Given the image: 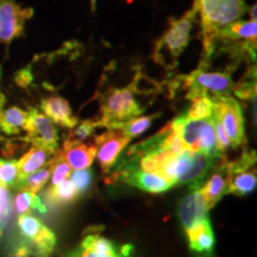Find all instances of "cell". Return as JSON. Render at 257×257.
Segmentation results:
<instances>
[{
    "instance_id": "6da1fadb",
    "label": "cell",
    "mask_w": 257,
    "mask_h": 257,
    "mask_svg": "<svg viewBox=\"0 0 257 257\" xmlns=\"http://www.w3.org/2000/svg\"><path fill=\"white\" fill-rule=\"evenodd\" d=\"M200 14L202 57L199 66L208 67L217 47V38L225 28L240 21L246 12L244 0H194Z\"/></svg>"
},
{
    "instance_id": "7a4b0ae2",
    "label": "cell",
    "mask_w": 257,
    "mask_h": 257,
    "mask_svg": "<svg viewBox=\"0 0 257 257\" xmlns=\"http://www.w3.org/2000/svg\"><path fill=\"white\" fill-rule=\"evenodd\" d=\"M218 159L219 157L207 156L188 149L180 154L161 152L155 156L154 173L162 176L172 186L187 184L192 188L200 187L202 180L206 178Z\"/></svg>"
},
{
    "instance_id": "3957f363",
    "label": "cell",
    "mask_w": 257,
    "mask_h": 257,
    "mask_svg": "<svg viewBox=\"0 0 257 257\" xmlns=\"http://www.w3.org/2000/svg\"><path fill=\"white\" fill-rule=\"evenodd\" d=\"M198 14L197 3L194 2L192 9L180 18H170L169 28L156 41L153 51V60L166 69L175 68L178 59L187 48L191 32Z\"/></svg>"
},
{
    "instance_id": "277c9868",
    "label": "cell",
    "mask_w": 257,
    "mask_h": 257,
    "mask_svg": "<svg viewBox=\"0 0 257 257\" xmlns=\"http://www.w3.org/2000/svg\"><path fill=\"white\" fill-rule=\"evenodd\" d=\"M138 92L136 80L124 88H110L100 98L101 119L99 126L119 128L125 121L136 118L143 112L135 93Z\"/></svg>"
},
{
    "instance_id": "5b68a950",
    "label": "cell",
    "mask_w": 257,
    "mask_h": 257,
    "mask_svg": "<svg viewBox=\"0 0 257 257\" xmlns=\"http://www.w3.org/2000/svg\"><path fill=\"white\" fill-rule=\"evenodd\" d=\"M182 79L188 87L187 99L189 100L197 96L208 95V93H212V96L230 95L234 86L230 69L225 72H208L206 67L199 66L197 70Z\"/></svg>"
},
{
    "instance_id": "8992f818",
    "label": "cell",
    "mask_w": 257,
    "mask_h": 257,
    "mask_svg": "<svg viewBox=\"0 0 257 257\" xmlns=\"http://www.w3.org/2000/svg\"><path fill=\"white\" fill-rule=\"evenodd\" d=\"M213 115L223 125L232 148H238L245 143L243 111L238 101L231 95L212 96Z\"/></svg>"
},
{
    "instance_id": "52a82bcc",
    "label": "cell",
    "mask_w": 257,
    "mask_h": 257,
    "mask_svg": "<svg viewBox=\"0 0 257 257\" xmlns=\"http://www.w3.org/2000/svg\"><path fill=\"white\" fill-rule=\"evenodd\" d=\"M32 16V8H22L16 0H0V43L9 46L23 36L25 23Z\"/></svg>"
},
{
    "instance_id": "ba28073f",
    "label": "cell",
    "mask_w": 257,
    "mask_h": 257,
    "mask_svg": "<svg viewBox=\"0 0 257 257\" xmlns=\"http://www.w3.org/2000/svg\"><path fill=\"white\" fill-rule=\"evenodd\" d=\"M28 112L29 117L24 127L27 133L25 140L55 155L59 148V134L55 125L37 108H30Z\"/></svg>"
},
{
    "instance_id": "9c48e42d",
    "label": "cell",
    "mask_w": 257,
    "mask_h": 257,
    "mask_svg": "<svg viewBox=\"0 0 257 257\" xmlns=\"http://www.w3.org/2000/svg\"><path fill=\"white\" fill-rule=\"evenodd\" d=\"M18 227L22 236L35 249L36 257H50L56 244V236L49 227L42 224L30 213L21 214L18 218Z\"/></svg>"
},
{
    "instance_id": "30bf717a",
    "label": "cell",
    "mask_w": 257,
    "mask_h": 257,
    "mask_svg": "<svg viewBox=\"0 0 257 257\" xmlns=\"http://www.w3.org/2000/svg\"><path fill=\"white\" fill-rule=\"evenodd\" d=\"M130 138L120 128H108L106 133L95 137L96 157L102 172H110V169L117 162L121 150L130 143Z\"/></svg>"
},
{
    "instance_id": "8fae6325",
    "label": "cell",
    "mask_w": 257,
    "mask_h": 257,
    "mask_svg": "<svg viewBox=\"0 0 257 257\" xmlns=\"http://www.w3.org/2000/svg\"><path fill=\"white\" fill-rule=\"evenodd\" d=\"M207 212L208 207L200 187H193L179 205V218L185 231L208 218Z\"/></svg>"
},
{
    "instance_id": "7c38bea8",
    "label": "cell",
    "mask_w": 257,
    "mask_h": 257,
    "mask_svg": "<svg viewBox=\"0 0 257 257\" xmlns=\"http://www.w3.org/2000/svg\"><path fill=\"white\" fill-rule=\"evenodd\" d=\"M59 154L73 170L86 169L92 166L95 159L96 147L66 140Z\"/></svg>"
},
{
    "instance_id": "4fadbf2b",
    "label": "cell",
    "mask_w": 257,
    "mask_h": 257,
    "mask_svg": "<svg viewBox=\"0 0 257 257\" xmlns=\"http://www.w3.org/2000/svg\"><path fill=\"white\" fill-rule=\"evenodd\" d=\"M123 179L128 185L141 191L153 193L167 192L173 187L162 176L153 172H144L142 169H127L123 172Z\"/></svg>"
},
{
    "instance_id": "5bb4252c",
    "label": "cell",
    "mask_w": 257,
    "mask_h": 257,
    "mask_svg": "<svg viewBox=\"0 0 257 257\" xmlns=\"http://www.w3.org/2000/svg\"><path fill=\"white\" fill-rule=\"evenodd\" d=\"M186 234H187L189 248L192 251L198 253L200 257L212 256L216 239H214L213 230H212L211 221L208 218L186 231Z\"/></svg>"
},
{
    "instance_id": "9a60e30c",
    "label": "cell",
    "mask_w": 257,
    "mask_h": 257,
    "mask_svg": "<svg viewBox=\"0 0 257 257\" xmlns=\"http://www.w3.org/2000/svg\"><path fill=\"white\" fill-rule=\"evenodd\" d=\"M41 108L53 123L59 124L63 127L73 128L78 124V118L74 117L69 102L60 95H51L43 99Z\"/></svg>"
},
{
    "instance_id": "2e32d148",
    "label": "cell",
    "mask_w": 257,
    "mask_h": 257,
    "mask_svg": "<svg viewBox=\"0 0 257 257\" xmlns=\"http://www.w3.org/2000/svg\"><path fill=\"white\" fill-rule=\"evenodd\" d=\"M227 173L225 170L224 163H219L217 166L216 172L211 175V178L207 180L204 187L200 188V191L206 200L208 210L214 206L224 194L227 193Z\"/></svg>"
},
{
    "instance_id": "e0dca14e",
    "label": "cell",
    "mask_w": 257,
    "mask_h": 257,
    "mask_svg": "<svg viewBox=\"0 0 257 257\" xmlns=\"http://www.w3.org/2000/svg\"><path fill=\"white\" fill-rule=\"evenodd\" d=\"M257 36V21L250 19V21H237L234 23L230 24L223 31L220 32L217 38V44L225 43H233V42H251L256 43Z\"/></svg>"
},
{
    "instance_id": "ac0fdd59",
    "label": "cell",
    "mask_w": 257,
    "mask_h": 257,
    "mask_svg": "<svg viewBox=\"0 0 257 257\" xmlns=\"http://www.w3.org/2000/svg\"><path fill=\"white\" fill-rule=\"evenodd\" d=\"M53 154L48 152L40 147H32L29 152L21 157V160L17 161L18 167V182L25 176H28L31 173L43 168L44 166L49 162V157ZM18 185V184H17ZM17 188V187H16Z\"/></svg>"
},
{
    "instance_id": "d6986e66",
    "label": "cell",
    "mask_w": 257,
    "mask_h": 257,
    "mask_svg": "<svg viewBox=\"0 0 257 257\" xmlns=\"http://www.w3.org/2000/svg\"><path fill=\"white\" fill-rule=\"evenodd\" d=\"M227 193L238 197L246 195L256 188V170L248 168L236 173H227Z\"/></svg>"
},
{
    "instance_id": "ffe728a7",
    "label": "cell",
    "mask_w": 257,
    "mask_h": 257,
    "mask_svg": "<svg viewBox=\"0 0 257 257\" xmlns=\"http://www.w3.org/2000/svg\"><path fill=\"white\" fill-rule=\"evenodd\" d=\"M28 117V111L22 110L17 106L9 107L0 115V131L8 136L21 134V131L24 130Z\"/></svg>"
},
{
    "instance_id": "44dd1931",
    "label": "cell",
    "mask_w": 257,
    "mask_h": 257,
    "mask_svg": "<svg viewBox=\"0 0 257 257\" xmlns=\"http://www.w3.org/2000/svg\"><path fill=\"white\" fill-rule=\"evenodd\" d=\"M80 197L78 189L70 180H64L55 186H50L47 191V198L55 206L70 205Z\"/></svg>"
},
{
    "instance_id": "7402d4cb",
    "label": "cell",
    "mask_w": 257,
    "mask_h": 257,
    "mask_svg": "<svg viewBox=\"0 0 257 257\" xmlns=\"http://www.w3.org/2000/svg\"><path fill=\"white\" fill-rule=\"evenodd\" d=\"M51 169L49 166V162H48L47 166H44L43 168L36 170V172L31 173L28 176H25L24 179H22L21 181L18 182L17 188L18 189H27L29 192L36 193L40 192L42 188L46 186L48 180L50 178Z\"/></svg>"
},
{
    "instance_id": "603a6c76",
    "label": "cell",
    "mask_w": 257,
    "mask_h": 257,
    "mask_svg": "<svg viewBox=\"0 0 257 257\" xmlns=\"http://www.w3.org/2000/svg\"><path fill=\"white\" fill-rule=\"evenodd\" d=\"M17 195H16L15 199V207L16 211L18 212L19 214L24 213H30L31 210H37L40 211L41 213H44L46 212V206L42 204L41 199L36 193L29 192L27 189H19Z\"/></svg>"
},
{
    "instance_id": "cb8c5ba5",
    "label": "cell",
    "mask_w": 257,
    "mask_h": 257,
    "mask_svg": "<svg viewBox=\"0 0 257 257\" xmlns=\"http://www.w3.org/2000/svg\"><path fill=\"white\" fill-rule=\"evenodd\" d=\"M185 117L188 119H206L213 115V101L208 95H201L192 99V105L186 111Z\"/></svg>"
},
{
    "instance_id": "d4e9b609",
    "label": "cell",
    "mask_w": 257,
    "mask_h": 257,
    "mask_svg": "<svg viewBox=\"0 0 257 257\" xmlns=\"http://www.w3.org/2000/svg\"><path fill=\"white\" fill-rule=\"evenodd\" d=\"M157 117H159V114L133 118V119L121 124L119 128L128 138H130V140H133V138L138 137L140 135H142L144 131H147L148 128L152 126L154 119H156Z\"/></svg>"
},
{
    "instance_id": "484cf974",
    "label": "cell",
    "mask_w": 257,
    "mask_h": 257,
    "mask_svg": "<svg viewBox=\"0 0 257 257\" xmlns=\"http://www.w3.org/2000/svg\"><path fill=\"white\" fill-rule=\"evenodd\" d=\"M234 94L239 96L240 99H252L256 98V68H250L244 76V79L240 80V82L237 86H233Z\"/></svg>"
},
{
    "instance_id": "4316f807",
    "label": "cell",
    "mask_w": 257,
    "mask_h": 257,
    "mask_svg": "<svg viewBox=\"0 0 257 257\" xmlns=\"http://www.w3.org/2000/svg\"><path fill=\"white\" fill-rule=\"evenodd\" d=\"M0 184L6 187H17L18 167L17 161L0 159Z\"/></svg>"
},
{
    "instance_id": "83f0119b",
    "label": "cell",
    "mask_w": 257,
    "mask_h": 257,
    "mask_svg": "<svg viewBox=\"0 0 257 257\" xmlns=\"http://www.w3.org/2000/svg\"><path fill=\"white\" fill-rule=\"evenodd\" d=\"M49 166L51 169V186H55L67 180V178H69L70 167L62 159L59 152H56L55 156L49 161Z\"/></svg>"
},
{
    "instance_id": "f1b7e54d",
    "label": "cell",
    "mask_w": 257,
    "mask_h": 257,
    "mask_svg": "<svg viewBox=\"0 0 257 257\" xmlns=\"http://www.w3.org/2000/svg\"><path fill=\"white\" fill-rule=\"evenodd\" d=\"M96 127H99L98 121L92 119L83 120L79 126H76L74 130L70 131L67 140L74 141V142H82L83 140H86V138L92 136L95 133Z\"/></svg>"
},
{
    "instance_id": "f546056e",
    "label": "cell",
    "mask_w": 257,
    "mask_h": 257,
    "mask_svg": "<svg viewBox=\"0 0 257 257\" xmlns=\"http://www.w3.org/2000/svg\"><path fill=\"white\" fill-rule=\"evenodd\" d=\"M70 176V181L75 186V188L78 189L79 194L81 195V193H85L88 191L89 186L92 184L93 179V172L91 169H79L75 170Z\"/></svg>"
},
{
    "instance_id": "4dcf8cb0",
    "label": "cell",
    "mask_w": 257,
    "mask_h": 257,
    "mask_svg": "<svg viewBox=\"0 0 257 257\" xmlns=\"http://www.w3.org/2000/svg\"><path fill=\"white\" fill-rule=\"evenodd\" d=\"M12 208V197L9 187L0 184V220H6L10 217Z\"/></svg>"
},
{
    "instance_id": "1f68e13d",
    "label": "cell",
    "mask_w": 257,
    "mask_h": 257,
    "mask_svg": "<svg viewBox=\"0 0 257 257\" xmlns=\"http://www.w3.org/2000/svg\"><path fill=\"white\" fill-rule=\"evenodd\" d=\"M214 119V133H216V146H217V152L223 156V154L226 152V149L231 147L230 140L227 137L226 133H225L223 125L220 124V121L217 119L213 115Z\"/></svg>"
},
{
    "instance_id": "d6a6232c",
    "label": "cell",
    "mask_w": 257,
    "mask_h": 257,
    "mask_svg": "<svg viewBox=\"0 0 257 257\" xmlns=\"http://www.w3.org/2000/svg\"><path fill=\"white\" fill-rule=\"evenodd\" d=\"M67 257H120L119 253L117 252V250L113 251H98V250L87 248V246L80 245V248L72 253H69Z\"/></svg>"
},
{
    "instance_id": "836d02e7",
    "label": "cell",
    "mask_w": 257,
    "mask_h": 257,
    "mask_svg": "<svg viewBox=\"0 0 257 257\" xmlns=\"http://www.w3.org/2000/svg\"><path fill=\"white\" fill-rule=\"evenodd\" d=\"M32 79L34 78H32L30 67L19 70V72L16 74V78H15L17 85L21 86V87H28V86L32 82Z\"/></svg>"
},
{
    "instance_id": "e575fe53",
    "label": "cell",
    "mask_w": 257,
    "mask_h": 257,
    "mask_svg": "<svg viewBox=\"0 0 257 257\" xmlns=\"http://www.w3.org/2000/svg\"><path fill=\"white\" fill-rule=\"evenodd\" d=\"M29 255H30V250H29L27 244L19 243L18 245H16L15 248L9 252V255L6 257H29Z\"/></svg>"
},
{
    "instance_id": "d590c367",
    "label": "cell",
    "mask_w": 257,
    "mask_h": 257,
    "mask_svg": "<svg viewBox=\"0 0 257 257\" xmlns=\"http://www.w3.org/2000/svg\"><path fill=\"white\" fill-rule=\"evenodd\" d=\"M0 79H2V67H0ZM5 96L3 94L2 92H0V115H2L3 111H4V105H5Z\"/></svg>"
},
{
    "instance_id": "8d00e7d4",
    "label": "cell",
    "mask_w": 257,
    "mask_h": 257,
    "mask_svg": "<svg viewBox=\"0 0 257 257\" xmlns=\"http://www.w3.org/2000/svg\"><path fill=\"white\" fill-rule=\"evenodd\" d=\"M250 14H251V19L256 21V4L253 5L251 9H250Z\"/></svg>"
},
{
    "instance_id": "74e56055",
    "label": "cell",
    "mask_w": 257,
    "mask_h": 257,
    "mask_svg": "<svg viewBox=\"0 0 257 257\" xmlns=\"http://www.w3.org/2000/svg\"><path fill=\"white\" fill-rule=\"evenodd\" d=\"M95 6H96V0H91V9H92V11H95Z\"/></svg>"
},
{
    "instance_id": "f35d334b",
    "label": "cell",
    "mask_w": 257,
    "mask_h": 257,
    "mask_svg": "<svg viewBox=\"0 0 257 257\" xmlns=\"http://www.w3.org/2000/svg\"><path fill=\"white\" fill-rule=\"evenodd\" d=\"M2 220H0V236H2Z\"/></svg>"
}]
</instances>
